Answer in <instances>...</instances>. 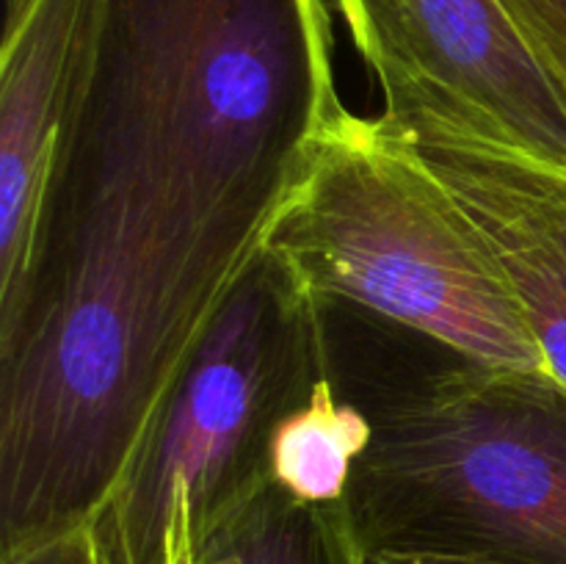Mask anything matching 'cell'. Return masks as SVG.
<instances>
[{
    "mask_svg": "<svg viewBox=\"0 0 566 564\" xmlns=\"http://www.w3.org/2000/svg\"><path fill=\"white\" fill-rule=\"evenodd\" d=\"M566 108V0H497Z\"/></svg>",
    "mask_w": 566,
    "mask_h": 564,
    "instance_id": "8fae6325",
    "label": "cell"
},
{
    "mask_svg": "<svg viewBox=\"0 0 566 564\" xmlns=\"http://www.w3.org/2000/svg\"><path fill=\"white\" fill-rule=\"evenodd\" d=\"M340 111L326 0H105L59 186L136 182L258 247Z\"/></svg>",
    "mask_w": 566,
    "mask_h": 564,
    "instance_id": "7a4b0ae2",
    "label": "cell"
},
{
    "mask_svg": "<svg viewBox=\"0 0 566 564\" xmlns=\"http://www.w3.org/2000/svg\"><path fill=\"white\" fill-rule=\"evenodd\" d=\"M354 542L343 503L313 506L271 484L166 564H343Z\"/></svg>",
    "mask_w": 566,
    "mask_h": 564,
    "instance_id": "9c48e42d",
    "label": "cell"
},
{
    "mask_svg": "<svg viewBox=\"0 0 566 564\" xmlns=\"http://www.w3.org/2000/svg\"><path fill=\"white\" fill-rule=\"evenodd\" d=\"M258 247L130 182L55 191L31 310L0 348L3 551L86 525Z\"/></svg>",
    "mask_w": 566,
    "mask_h": 564,
    "instance_id": "6da1fadb",
    "label": "cell"
},
{
    "mask_svg": "<svg viewBox=\"0 0 566 564\" xmlns=\"http://www.w3.org/2000/svg\"><path fill=\"white\" fill-rule=\"evenodd\" d=\"M3 564H94L83 529L61 534L39 545L3 551Z\"/></svg>",
    "mask_w": 566,
    "mask_h": 564,
    "instance_id": "7c38bea8",
    "label": "cell"
},
{
    "mask_svg": "<svg viewBox=\"0 0 566 564\" xmlns=\"http://www.w3.org/2000/svg\"><path fill=\"white\" fill-rule=\"evenodd\" d=\"M324 313L260 243L83 525L94 564H166L274 484L276 426L332 376Z\"/></svg>",
    "mask_w": 566,
    "mask_h": 564,
    "instance_id": "3957f363",
    "label": "cell"
},
{
    "mask_svg": "<svg viewBox=\"0 0 566 564\" xmlns=\"http://www.w3.org/2000/svg\"><path fill=\"white\" fill-rule=\"evenodd\" d=\"M343 564H365V553H363V547L357 545V542H354L352 551L346 553V558H343Z\"/></svg>",
    "mask_w": 566,
    "mask_h": 564,
    "instance_id": "5bb4252c",
    "label": "cell"
},
{
    "mask_svg": "<svg viewBox=\"0 0 566 564\" xmlns=\"http://www.w3.org/2000/svg\"><path fill=\"white\" fill-rule=\"evenodd\" d=\"M263 247L321 304H359L464 363L545 368L490 254L379 116L324 125Z\"/></svg>",
    "mask_w": 566,
    "mask_h": 564,
    "instance_id": "5b68a950",
    "label": "cell"
},
{
    "mask_svg": "<svg viewBox=\"0 0 566 564\" xmlns=\"http://www.w3.org/2000/svg\"><path fill=\"white\" fill-rule=\"evenodd\" d=\"M385 108L475 122L566 164V108L497 0H335Z\"/></svg>",
    "mask_w": 566,
    "mask_h": 564,
    "instance_id": "8992f818",
    "label": "cell"
},
{
    "mask_svg": "<svg viewBox=\"0 0 566 564\" xmlns=\"http://www.w3.org/2000/svg\"><path fill=\"white\" fill-rule=\"evenodd\" d=\"M365 564H512L495 562V558L473 556H442V553H365Z\"/></svg>",
    "mask_w": 566,
    "mask_h": 564,
    "instance_id": "4fadbf2b",
    "label": "cell"
},
{
    "mask_svg": "<svg viewBox=\"0 0 566 564\" xmlns=\"http://www.w3.org/2000/svg\"><path fill=\"white\" fill-rule=\"evenodd\" d=\"M379 122L468 221L566 385V164L420 105L381 108Z\"/></svg>",
    "mask_w": 566,
    "mask_h": 564,
    "instance_id": "ba28073f",
    "label": "cell"
},
{
    "mask_svg": "<svg viewBox=\"0 0 566 564\" xmlns=\"http://www.w3.org/2000/svg\"><path fill=\"white\" fill-rule=\"evenodd\" d=\"M105 0H6L0 44V348L36 293L61 160Z\"/></svg>",
    "mask_w": 566,
    "mask_h": 564,
    "instance_id": "52a82bcc",
    "label": "cell"
},
{
    "mask_svg": "<svg viewBox=\"0 0 566 564\" xmlns=\"http://www.w3.org/2000/svg\"><path fill=\"white\" fill-rule=\"evenodd\" d=\"M343 512L363 553L566 564V385L462 363L370 409Z\"/></svg>",
    "mask_w": 566,
    "mask_h": 564,
    "instance_id": "277c9868",
    "label": "cell"
},
{
    "mask_svg": "<svg viewBox=\"0 0 566 564\" xmlns=\"http://www.w3.org/2000/svg\"><path fill=\"white\" fill-rule=\"evenodd\" d=\"M374 437L370 412L340 401L332 376L280 420L271 440V479L313 506L346 501L354 468Z\"/></svg>",
    "mask_w": 566,
    "mask_h": 564,
    "instance_id": "30bf717a",
    "label": "cell"
}]
</instances>
